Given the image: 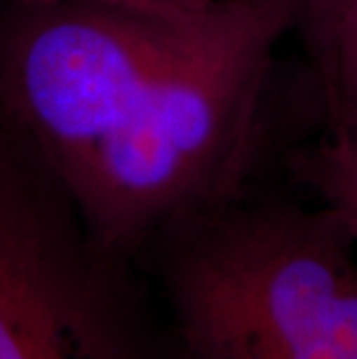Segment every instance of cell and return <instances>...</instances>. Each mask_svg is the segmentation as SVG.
<instances>
[{"label": "cell", "mask_w": 357, "mask_h": 359, "mask_svg": "<svg viewBox=\"0 0 357 359\" xmlns=\"http://www.w3.org/2000/svg\"><path fill=\"white\" fill-rule=\"evenodd\" d=\"M295 26L292 0L186 14L109 135L58 179L105 253L128 257L246 195L276 51Z\"/></svg>", "instance_id": "cell-1"}, {"label": "cell", "mask_w": 357, "mask_h": 359, "mask_svg": "<svg viewBox=\"0 0 357 359\" xmlns=\"http://www.w3.org/2000/svg\"><path fill=\"white\" fill-rule=\"evenodd\" d=\"M170 239L186 359H357V239L323 204L244 195Z\"/></svg>", "instance_id": "cell-2"}, {"label": "cell", "mask_w": 357, "mask_h": 359, "mask_svg": "<svg viewBox=\"0 0 357 359\" xmlns=\"http://www.w3.org/2000/svg\"><path fill=\"white\" fill-rule=\"evenodd\" d=\"M116 262L42 160L0 123V359H140Z\"/></svg>", "instance_id": "cell-3"}, {"label": "cell", "mask_w": 357, "mask_h": 359, "mask_svg": "<svg viewBox=\"0 0 357 359\" xmlns=\"http://www.w3.org/2000/svg\"><path fill=\"white\" fill-rule=\"evenodd\" d=\"M292 172L357 239V130H328L295 154Z\"/></svg>", "instance_id": "cell-4"}, {"label": "cell", "mask_w": 357, "mask_h": 359, "mask_svg": "<svg viewBox=\"0 0 357 359\" xmlns=\"http://www.w3.org/2000/svg\"><path fill=\"white\" fill-rule=\"evenodd\" d=\"M309 53L321 79L328 130H357V0H341Z\"/></svg>", "instance_id": "cell-5"}, {"label": "cell", "mask_w": 357, "mask_h": 359, "mask_svg": "<svg viewBox=\"0 0 357 359\" xmlns=\"http://www.w3.org/2000/svg\"><path fill=\"white\" fill-rule=\"evenodd\" d=\"M292 3H295V14H297L295 33L304 40L307 49H311L321 40L325 28L330 26L341 0H292Z\"/></svg>", "instance_id": "cell-6"}, {"label": "cell", "mask_w": 357, "mask_h": 359, "mask_svg": "<svg viewBox=\"0 0 357 359\" xmlns=\"http://www.w3.org/2000/svg\"><path fill=\"white\" fill-rule=\"evenodd\" d=\"M123 5V7H147V10H197L211 5L216 0H0V7H21V5Z\"/></svg>", "instance_id": "cell-7"}]
</instances>
